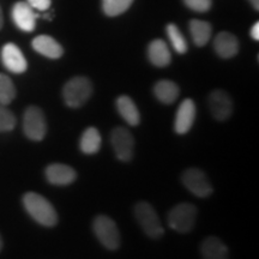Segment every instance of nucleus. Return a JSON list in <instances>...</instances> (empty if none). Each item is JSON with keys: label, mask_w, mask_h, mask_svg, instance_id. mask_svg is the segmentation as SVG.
Instances as JSON below:
<instances>
[{"label": "nucleus", "mask_w": 259, "mask_h": 259, "mask_svg": "<svg viewBox=\"0 0 259 259\" xmlns=\"http://www.w3.org/2000/svg\"><path fill=\"white\" fill-rule=\"evenodd\" d=\"M101 135L96 127H88L83 132L80 137L79 148L84 154L93 155L96 154L101 148Z\"/></svg>", "instance_id": "obj_20"}, {"label": "nucleus", "mask_w": 259, "mask_h": 259, "mask_svg": "<svg viewBox=\"0 0 259 259\" xmlns=\"http://www.w3.org/2000/svg\"><path fill=\"white\" fill-rule=\"evenodd\" d=\"M23 131L31 141H42L47 132V122L44 112L36 106L28 107L23 116Z\"/></svg>", "instance_id": "obj_6"}, {"label": "nucleus", "mask_w": 259, "mask_h": 259, "mask_svg": "<svg viewBox=\"0 0 259 259\" xmlns=\"http://www.w3.org/2000/svg\"><path fill=\"white\" fill-rule=\"evenodd\" d=\"M248 2L251 3V5L253 6V9L255 11H258L259 10V0H248Z\"/></svg>", "instance_id": "obj_29"}, {"label": "nucleus", "mask_w": 259, "mask_h": 259, "mask_svg": "<svg viewBox=\"0 0 259 259\" xmlns=\"http://www.w3.org/2000/svg\"><path fill=\"white\" fill-rule=\"evenodd\" d=\"M135 216L139 226L142 227L145 234L153 239H158L163 235V227L161 225L156 211L150 203L141 202L136 205Z\"/></svg>", "instance_id": "obj_4"}, {"label": "nucleus", "mask_w": 259, "mask_h": 259, "mask_svg": "<svg viewBox=\"0 0 259 259\" xmlns=\"http://www.w3.org/2000/svg\"><path fill=\"white\" fill-rule=\"evenodd\" d=\"M148 57L151 64L157 67H164L170 64V51L168 48L167 44L163 40H154L149 45L148 48Z\"/></svg>", "instance_id": "obj_16"}, {"label": "nucleus", "mask_w": 259, "mask_h": 259, "mask_svg": "<svg viewBox=\"0 0 259 259\" xmlns=\"http://www.w3.org/2000/svg\"><path fill=\"white\" fill-rule=\"evenodd\" d=\"M116 109L122 119L127 122L130 126H137L141 122V114L137 106L132 101L131 97L128 96H119L116 100Z\"/></svg>", "instance_id": "obj_17"}, {"label": "nucleus", "mask_w": 259, "mask_h": 259, "mask_svg": "<svg viewBox=\"0 0 259 259\" xmlns=\"http://www.w3.org/2000/svg\"><path fill=\"white\" fill-rule=\"evenodd\" d=\"M24 208L35 221L42 226L53 227L58 222V213L54 206L41 194L28 192L23 197Z\"/></svg>", "instance_id": "obj_1"}, {"label": "nucleus", "mask_w": 259, "mask_h": 259, "mask_svg": "<svg viewBox=\"0 0 259 259\" xmlns=\"http://www.w3.org/2000/svg\"><path fill=\"white\" fill-rule=\"evenodd\" d=\"M213 48L219 57L223 59H229L236 56L239 52V41L231 32L222 31L213 41Z\"/></svg>", "instance_id": "obj_14"}, {"label": "nucleus", "mask_w": 259, "mask_h": 259, "mask_svg": "<svg viewBox=\"0 0 259 259\" xmlns=\"http://www.w3.org/2000/svg\"><path fill=\"white\" fill-rule=\"evenodd\" d=\"M37 15L27 2L16 3L12 8V19L21 30L30 32L36 27Z\"/></svg>", "instance_id": "obj_10"}, {"label": "nucleus", "mask_w": 259, "mask_h": 259, "mask_svg": "<svg viewBox=\"0 0 259 259\" xmlns=\"http://www.w3.org/2000/svg\"><path fill=\"white\" fill-rule=\"evenodd\" d=\"M16 126V116L14 113L6 108V106L0 105V132L12 131Z\"/></svg>", "instance_id": "obj_25"}, {"label": "nucleus", "mask_w": 259, "mask_h": 259, "mask_svg": "<svg viewBox=\"0 0 259 259\" xmlns=\"http://www.w3.org/2000/svg\"><path fill=\"white\" fill-rule=\"evenodd\" d=\"M187 8L196 12H206L211 8V0H184Z\"/></svg>", "instance_id": "obj_26"}, {"label": "nucleus", "mask_w": 259, "mask_h": 259, "mask_svg": "<svg viewBox=\"0 0 259 259\" xmlns=\"http://www.w3.org/2000/svg\"><path fill=\"white\" fill-rule=\"evenodd\" d=\"M2 61L10 72L23 73L27 70V60L15 44H6L2 50Z\"/></svg>", "instance_id": "obj_11"}, {"label": "nucleus", "mask_w": 259, "mask_h": 259, "mask_svg": "<svg viewBox=\"0 0 259 259\" xmlns=\"http://www.w3.org/2000/svg\"><path fill=\"white\" fill-rule=\"evenodd\" d=\"M183 183L190 192H192L194 196L200 197V198L209 197L213 191L209 178L198 168H189L184 171Z\"/></svg>", "instance_id": "obj_7"}, {"label": "nucleus", "mask_w": 259, "mask_h": 259, "mask_svg": "<svg viewBox=\"0 0 259 259\" xmlns=\"http://www.w3.org/2000/svg\"><path fill=\"white\" fill-rule=\"evenodd\" d=\"M111 142L119 160L130 161L134 157L135 139L127 128L115 127L112 131Z\"/></svg>", "instance_id": "obj_8"}, {"label": "nucleus", "mask_w": 259, "mask_h": 259, "mask_svg": "<svg viewBox=\"0 0 259 259\" xmlns=\"http://www.w3.org/2000/svg\"><path fill=\"white\" fill-rule=\"evenodd\" d=\"M3 247V240H2V236H0V250H2Z\"/></svg>", "instance_id": "obj_31"}, {"label": "nucleus", "mask_w": 259, "mask_h": 259, "mask_svg": "<svg viewBox=\"0 0 259 259\" xmlns=\"http://www.w3.org/2000/svg\"><path fill=\"white\" fill-rule=\"evenodd\" d=\"M190 31L194 45L203 47L208 44L210 37H211L212 29L208 22L199 21V19H192L190 22Z\"/></svg>", "instance_id": "obj_21"}, {"label": "nucleus", "mask_w": 259, "mask_h": 259, "mask_svg": "<svg viewBox=\"0 0 259 259\" xmlns=\"http://www.w3.org/2000/svg\"><path fill=\"white\" fill-rule=\"evenodd\" d=\"M203 259H229L228 248L216 236H209L203 241L202 247Z\"/></svg>", "instance_id": "obj_18"}, {"label": "nucleus", "mask_w": 259, "mask_h": 259, "mask_svg": "<svg viewBox=\"0 0 259 259\" xmlns=\"http://www.w3.org/2000/svg\"><path fill=\"white\" fill-rule=\"evenodd\" d=\"M76 170L67 164L53 163L46 168V178L51 184L58 186H66L76 180Z\"/></svg>", "instance_id": "obj_13"}, {"label": "nucleus", "mask_w": 259, "mask_h": 259, "mask_svg": "<svg viewBox=\"0 0 259 259\" xmlns=\"http://www.w3.org/2000/svg\"><path fill=\"white\" fill-rule=\"evenodd\" d=\"M196 118V105L191 99H186L181 102L177 111L174 130L177 134L185 135L192 127Z\"/></svg>", "instance_id": "obj_12"}, {"label": "nucleus", "mask_w": 259, "mask_h": 259, "mask_svg": "<svg viewBox=\"0 0 259 259\" xmlns=\"http://www.w3.org/2000/svg\"><path fill=\"white\" fill-rule=\"evenodd\" d=\"M27 3L34 10H40V11H46L51 6V0H27Z\"/></svg>", "instance_id": "obj_27"}, {"label": "nucleus", "mask_w": 259, "mask_h": 259, "mask_svg": "<svg viewBox=\"0 0 259 259\" xmlns=\"http://www.w3.org/2000/svg\"><path fill=\"white\" fill-rule=\"evenodd\" d=\"M3 24H4V16H3L2 8H0V29L3 28Z\"/></svg>", "instance_id": "obj_30"}, {"label": "nucleus", "mask_w": 259, "mask_h": 259, "mask_svg": "<svg viewBox=\"0 0 259 259\" xmlns=\"http://www.w3.org/2000/svg\"><path fill=\"white\" fill-rule=\"evenodd\" d=\"M32 48L50 59H59L64 54L63 47L53 37L48 35H40L32 40Z\"/></svg>", "instance_id": "obj_15"}, {"label": "nucleus", "mask_w": 259, "mask_h": 259, "mask_svg": "<svg viewBox=\"0 0 259 259\" xmlns=\"http://www.w3.org/2000/svg\"><path fill=\"white\" fill-rule=\"evenodd\" d=\"M251 36L255 41L259 40V23L258 22L257 23H254L253 27L251 28Z\"/></svg>", "instance_id": "obj_28"}, {"label": "nucleus", "mask_w": 259, "mask_h": 259, "mask_svg": "<svg viewBox=\"0 0 259 259\" xmlns=\"http://www.w3.org/2000/svg\"><path fill=\"white\" fill-rule=\"evenodd\" d=\"M93 228L97 239L106 248L114 251L120 246V233L115 222L108 216H97L94 221Z\"/></svg>", "instance_id": "obj_5"}, {"label": "nucleus", "mask_w": 259, "mask_h": 259, "mask_svg": "<svg viewBox=\"0 0 259 259\" xmlns=\"http://www.w3.org/2000/svg\"><path fill=\"white\" fill-rule=\"evenodd\" d=\"M197 219V208L191 203L177 204L167 216L168 225L178 233L192 231Z\"/></svg>", "instance_id": "obj_3"}, {"label": "nucleus", "mask_w": 259, "mask_h": 259, "mask_svg": "<svg viewBox=\"0 0 259 259\" xmlns=\"http://www.w3.org/2000/svg\"><path fill=\"white\" fill-rule=\"evenodd\" d=\"M154 93L158 101L166 103V105H170V103H173L178 99L180 90L179 87L174 82L163 79L155 84Z\"/></svg>", "instance_id": "obj_19"}, {"label": "nucleus", "mask_w": 259, "mask_h": 259, "mask_svg": "<svg viewBox=\"0 0 259 259\" xmlns=\"http://www.w3.org/2000/svg\"><path fill=\"white\" fill-rule=\"evenodd\" d=\"M134 0H102L103 11L107 16H119L132 5Z\"/></svg>", "instance_id": "obj_24"}, {"label": "nucleus", "mask_w": 259, "mask_h": 259, "mask_svg": "<svg viewBox=\"0 0 259 259\" xmlns=\"http://www.w3.org/2000/svg\"><path fill=\"white\" fill-rule=\"evenodd\" d=\"M209 107L216 120L226 121L233 113V101L231 96L223 90H215L209 96Z\"/></svg>", "instance_id": "obj_9"}, {"label": "nucleus", "mask_w": 259, "mask_h": 259, "mask_svg": "<svg viewBox=\"0 0 259 259\" xmlns=\"http://www.w3.org/2000/svg\"><path fill=\"white\" fill-rule=\"evenodd\" d=\"M16 88L10 77L0 73V105L8 106L15 100Z\"/></svg>", "instance_id": "obj_22"}, {"label": "nucleus", "mask_w": 259, "mask_h": 259, "mask_svg": "<svg viewBox=\"0 0 259 259\" xmlns=\"http://www.w3.org/2000/svg\"><path fill=\"white\" fill-rule=\"evenodd\" d=\"M167 35L169 37L171 46L176 50L178 53L184 54L187 52V42L181 34L180 29L177 27L176 24H168L167 25Z\"/></svg>", "instance_id": "obj_23"}, {"label": "nucleus", "mask_w": 259, "mask_h": 259, "mask_svg": "<svg viewBox=\"0 0 259 259\" xmlns=\"http://www.w3.org/2000/svg\"><path fill=\"white\" fill-rule=\"evenodd\" d=\"M93 94V84L87 77H73L63 89L64 101L71 108H78L89 100Z\"/></svg>", "instance_id": "obj_2"}]
</instances>
